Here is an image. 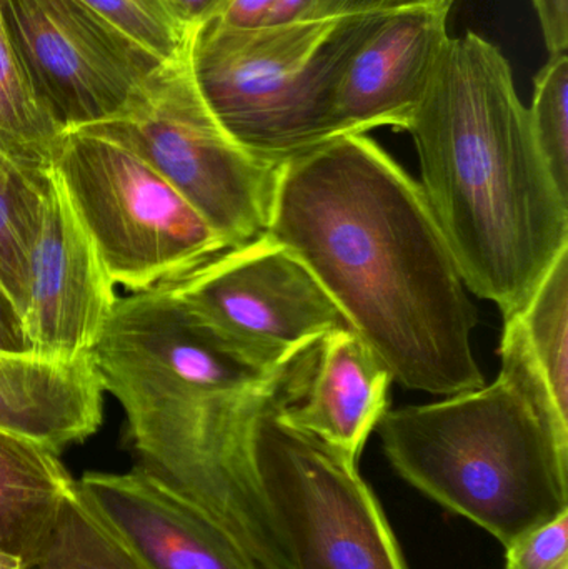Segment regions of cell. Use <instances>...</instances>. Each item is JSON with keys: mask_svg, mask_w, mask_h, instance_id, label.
<instances>
[{"mask_svg": "<svg viewBox=\"0 0 568 569\" xmlns=\"http://www.w3.org/2000/svg\"><path fill=\"white\" fill-rule=\"evenodd\" d=\"M270 237L336 301L409 390L450 397L486 385L477 308L422 187L367 133L283 160Z\"/></svg>", "mask_w": 568, "mask_h": 569, "instance_id": "cell-1", "label": "cell"}, {"mask_svg": "<svg viewBox=\"0 0 568 569\" xmlns=\"http://www.w3.org/2000/svg\"><path fill=\"white\" fill-rule=\"evenodd\" d=\"M317 347L289 358L193 320L169 288L117 300L92 353L127 418L137 467L196 505L260 569H293L253 461L263 415L299 403Z\"/></svg>", "mask_w": 568, "mask_h": 569, "instance_id": "cell-2", "label": "cell"}, {"mask_svg": "<svg viewBox=\"0 0 568 569\" xmlns=\"http://www.w3.org/2000/svg\"><path fill=\"white\" fill-rule=\"evenodd\" d=\"M406 132L467 290L510 317L568 249V199L502 50L472 30L449 37Z\"/></svg>", "mask_w": 568, "mask_h": 569, "instance_id": "cell-3", "label": "cell"}, {"mask_svg": "<svg viewBox=\"0 0 568 569\" xmlns=\"http://www.w3.org/2000/svg\"><path fill=\"white\" fill-rule=\"evenodd\" d=\"M377 430L403 480L506 550L568 513V427L507 375L389 410Z\"/></svg>", "mask_w": 568, "mask_h": 569, "instance_id": "cell-4", "label": "cell"}, {"mask_svg": "<svg viewBox=\"0 0 568 569\" xmlns=\"http://www.w3.org/2000/svg\"><path fill=\"white\" fill-rule=\"evenodd\" d=\"M379 16L257 27L209 17L190 36L193 79L240 146L283 162L327 139L343 66Z\"/></svg>", "mask_w": 568, "mask_h": 569, "instance_id": "cell-5", "label": "cell"}, {"mask_svg": "<svg viewBox=\"0 0 568 569\" xmlns=\"http://www.w3.org/2000/svg\"><path fill=\"white\" fill-rule=\"evenodd\" d=\"M116 284L152 290L230 249L209 220L126 143L67 130L52 163Z\"/></svg>", "mask_w": 568, "mask_h": 569, "instance_id": "cell-6", "label": "cell"}, {"mask_svg": "<svg viewBox=\"0 0 568 569\" xmlns=\"http://www.w3.org/2000/svg\"><path fill=\"white\" fill-rule=\"evenodd\" d=\"M89 129L146 159L230 249L269 230L283 162L256 156L227 132L197 87L189 47L153 70L117 116Z\"/></svg>", "mask_w": 568, "mask_h": 569, "instance_id": "cell-7", "label": "cell"}, {"mask_svg": "<svg viewBox=\"0 0 568 569\" xmlns=\"http://www.w3.org/2000/svg\"><path fill=\"white\" fill-rule=\"evenodd\" d=\"M279 411L257 423L253 461L293 569H409L359 461L290 427Z\"/></svg>", "mask_w": 568, "mask_h": 569, "instance_id": "cell-8", "label": "cell"}, {"mask_svg": "<svg viewBox=\"0 0 568 569\" xmlns=\"http://www.w3.org/2000/svg\"><path fill=\"white\" fill-rule=\"evenodd\" d=\"M0 13L37 100L63 132L112 119L166 62L83 0H0Z\"/></svg>", "mask_w": 568, "mask_h": 569, "instance_id": "cell-9", "label": "cell"}, {"mask_svg": "<svg viewBox=\"0 0 568 569\" xmlns=\"http://www.w3.org/2000/svg\"><path fill=\"white\" fill-rule=\"evenodd\" d=\"M160 287L193 320L276 357H292L350 328L310 270L269 233Z\"/></svg>", "mask_w": 568, "mask_h": 569, "instance_id": "cell-10", "label": "cell"}, {"mask_svg": "<svg viewBox=\"0 0 568 569\" xmlns=\"http://www.w3.org/2000/svg\"><path fill=\"white\" fill-rule=\"evenodd\" d=\"M117 300L116 283L52 167L27 262L22 325L29 350L92 351Z\"/></svg>", "mask_w": 568, "mask_h": 569, "instance_id": "cell-11", "label": "cell"}, {"mask_svg": "<svg viewBox=\"0 0 568 569\" xmlns=\"http://www.w3.org/2000/svg\"><path fill=\"white\" fill-rule=\"evenodd\" d=\"M449 13L432 3L377 17L343 66L327 139L379 127L407 129L450 37Z\"/></svg>", "mask_w": 568, "mask_h": 569, "instance_id": "cell-12", "label": "cell"}, {"mask_svg": "<svg viewBox=\"0 0 568 569\" xmlns=\"http://www.w3.org/2000/svg\"><path fill=\"white\" fill-rule=\"evenodd\" d=\"M76 487L140 569H260L220 525L142 468L87 471Z\"/></svg>", "mask_w": 568, "mask_h": 569, "instance_id": "cell-13", "label": "cell"}, {"mask_svg": "<svg viewBox=\"0 0 568 569\" xmlns=\"http://www.w3.org/2000/svg\"><path fill=\"white\" fill-rule=\"evenodd\" d=\"M102 377L92 351L0 350V430L59 455L99 431Z\"/></svg>", "mask_w": 568, "mask_h": 569, "instance_id": "cell-14", "label": "cell"}, {"mask_svg": "<svg viewBox=\"0 0 568 569\" xmlns=\"http://www.w3.org/2000/svg\"><path fill=\"white\" fill-rule=\"evenodd\" d=\"M393 378L352 328L330 331L317 347L312 380L299 403L280 420L359 461L363 447L389 411Z\"/></svg>", "mask_w": 568, "mask_h": 569, "instance_id": "cell-15", "label": "cell"}, {"mask_svg": "<svg viewBox=\"0 0 568 569\" xmlns=\"http://www.w3.org/2000/svg\"><path fill=\"white\" fill-rule=\"evenodd\" d=\"M73 490L57 453L0 430V555L20 563L36 557Z\"/></svg>", "mask_w": 568, "mask_h": 569, "instance_id": "cell-16", "label": "cell"}, {"mask_svg": "<svg viewBox=\"0 0 568 569\" xmlns=\"http://www.w3.org/2000/svg\"><path fill=\"white\" fill-rule=\"evenodd\" d=\"M62 136L37 100L0 13V147L23 169L43 173Z\"/></svg>", "mask_w": 568, "mask_h": 569, "instance_id": "cell-17", "label": "cell"}, {"mask_svg": "<svg viewBox=\"0 0 568 569\" xmlns=\"http://www.w3.org/2000/svg\"><path fill=\"white\" fill-rule=\"evenodd\" d=\"M46 183L47 173L23 169L0 147V287L20 320L26 310L27 262L42 216Z\"/></svg>", "mask_w": 568, "mask_h": 569, "instance_id": "cell-18", "label": "cell"}, {"mask_svg": "<svg viewBox=\"0 0 568 569\" xmlns=\"http://www.w3.org/2000/svg\"><path fill=\"white\" fill-rule=\"evenodd\" d=\"M13 569H140L126 548L72 491L42 550Z\"/></svg>", "mask_w": 568, "mask_h": 569, "instance_id": "cell-19", "label": "cell"}, {"mask_svg": "<svg viewBox=\"0 0 568 569\" xmlns=\"http://www.w3.org/2000/svg\"><path fill=\"white\" fill-rule=\"evenodd\" d=\"M530 126L544 160L568 199V57L550 56L534 83Z\"/></svg>", "mask_w": 568, "mask_h": 569, "instance_id": "cell-20", "label": "cell"}, {"mask_svg": "<svg viewBox=\"0 0 568 569\" xmlns=\"http://www.w3.org/2000/svg\"><path fill=\"white\" fill-rule=\"evenodd\" d=\"M506 569H568V513L512 545Z\"/></svg>", "mask_w": 568, "mask_h": 569, "instance_id": "cell-21", "label": "cell"}, {"mask_svg": "<svg viewBox=\"0 0 568 569\" xmlns=\"http://www.w3.org/2000/svg\"><path fill=\"white\" fill-rule=\"evenodd\" d=\"M439 6L437 0H312L307 20L340 19V17L389 13L419 6ZM447 9V7H446Z\"/></svg>", "mask_w": 568, "mask_h": 569, "instance_id": "cell-22", "label": "cell"}, {"mask_svg": "<svg viewBox=\"0 0 568 569\" xmlns=\"http://www.w3.org/2000/svg\"><path fill=\"white\" fill-rule=\"evenodd\" d=\"M550 56L567 52L568 0H532Z\"/></svg>", "mask_w": 568, "mask_h": 569, "instance_id": "cell-23", "label": "cell"}, {"mask_svg": "<svg viewBox=\"0 0 568 569\" xmlns=\"http://www.w3.org/2000/svg\"><path fill=\"white\" fill-rule=\"evenodd\" d=\"M272 6L273 0H223L212 17L222 20L227 26L257 27L266 22Z\"/></svg>", "mask_w": 568, "mask_h": 569, "instance_id": "cell-24", "label": "cell"}, {"mask_svg": "<svg viewBox=\"0 0 568 569\" xmlns=\"http://www.w3.org/2000/svg\"><path fill=\"white\" fill-rule=\"evenodd\" d=\"M0 350H29L22 320L2 287H0Z\"/></svg>", "mask_w": 568, "mask_h": 569, "instance_id": "cell-25", "label": "cell"}, {"mask_svg": "<svg viewBox=\"0 0 568 569\" xmlns=\"http://www.w3.org/2000/svg\"><path fill=\"white\" fill-rule=\"evenodd\" d=\"M180 19L189 27H196L209 17L216 16L223 0H170Z\"/></svg>", "mask_w": 568, "mask_h": 569, "instance_id": "cell-26", "label": "cell"}, {"mask_svg": "<svg viewBox=\"0 0 568 569\" xmlns=\"http://www.w3.org/2000/svg\"><path fill=\"white\" fill-rule=\"evenodd\" d=\"M310 7H312V0H273L272 9L262 26L307 20Z\"/></svg>", "mask_w": 568, "mask_h": 569, "instance_id": "cell-27", "label": "cell"}, {"mask_svg": "<svg viewBox=\"0 0 568 569\" xmlns=\"http://www.w3.org/2000/svg\"><path fill=\"white\" fill-rule=\"evenodd\" d=\"M454 2H456V0H437L439 6L447 7V9H452Z\"/></svg>", "mask_w": 568, "mask_h": 569, "instance_id": "cell-28", "label": "cell"}]
</instances>
